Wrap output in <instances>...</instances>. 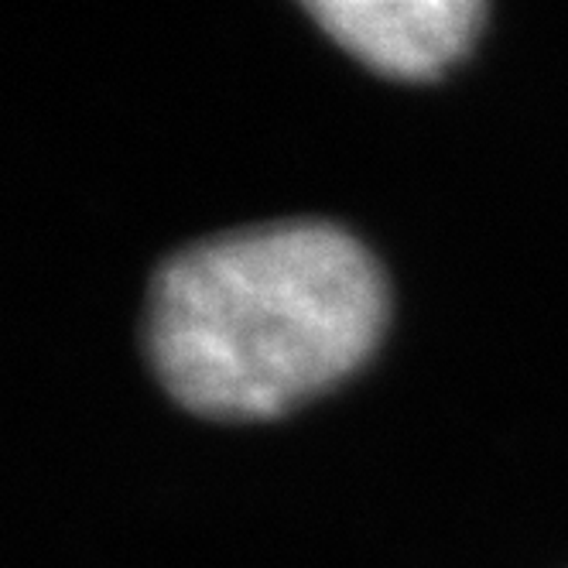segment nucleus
Instances as JSON below:
<instances>
[{"label":"nucleus","instance_id":"nucleus-1","mask_svg":"<svg viewBox=\"0 0 568 568\" xmlns=\"http://www.w3.org/2000/svg\"><path fill=\"white\" fill-rule=\"evenodd\" d=\"M387 312L371 251L329 220H271L185 243L151 277L158 381L213 418H264L363 363Z\"/></svg>","mask_w":568,"mask_h":568},{"label":"nucleus","instance_id":"nucleus-2","mask_svg":"<svg viewBox=\"0 0 568 568\" xmlns=\"http://www.w3.org/2000/svg\"><path fill=\"white\" fill-rule=\"evenodd\" d=\"M339 45L390 75H435L476 34L483 0H308Z\"/></svg>","mask_w":568,"mask_h":568}]
</instances>
